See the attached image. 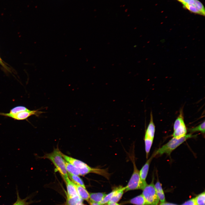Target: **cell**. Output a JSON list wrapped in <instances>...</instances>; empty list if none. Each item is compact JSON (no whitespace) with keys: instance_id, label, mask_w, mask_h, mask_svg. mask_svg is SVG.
Wrapping results in <instances>:
<instances>
[{"instance_id":"8fae6325","label":"cell","mask_w":205,"mask_h":205,"mask_svg":"<svg viewBox=\"0 0 205 205\" xmlns=\"http://www.w3.org/2000/svg\"><path fill=\"white\" fill-rule=\"evenodd\" d=\"M154 187L159 201L161 202H165V199L164 193L161 184L159 181H157L154 184Z\"/></svg>"},{"instance_id":"277c9868","label":"cell","mask_w":205,"mask_h":205,"mask_svg":"<svg viewBox=\"0 0 205 205\" xmlns=\"http://www.w3.org/2000/svg\"><path fill=\"white\" fill-rule=\"evenodd\" d=\"M142 190V194L147 205H158L159 200L154 187L153 177L151 183L147 184Z\"/></svg>"},{"instance_id":"9c48e42d","label":"cell","mask_w":205,"mask_h":205,"mask_svg":"<svg viewBox=\"0 0 205 205\" xmlns=\"http://www.w3.org/2000/svg\"><path fill=\"white\" fill-rule=\"evenodd\" d=\"M66 183L67 193L70 197H74L78 195L74 183L71 181L69 178L64 180Z\"/></svg>"},{"instance_id":"83f0119b","label":"cell","mask_w":205,"mask_h":205,"mask_svg":"<svg viewBox=\"0 0 205 205\" xmlns=\"http://www.w3.org/2000/svg\"><path fill=\"white\" fill-rule=\"evenodd\" d=\"M160 205H179L176 204L171 203H169V202H161L160 204Z\"/></svg>"},{"instance_id":"7402d4cb","label":"cell","mask_w":205,"mask_h":205,"mask_svg":"<svg viewBox=\"0 0 205 205\" xmlns=\"http://www.w3.org/2000/svg\"><path fill=\"white\" fill-rule=\"evenodd\" d=\"M29 110L26 107L22 106H16L12 108L10 111L9 114H15L18 113Z\"/></svg>"},{"instance_id":"5b68a950","label":"cell","mask_w":205,"mask_h":205,"mask_svg":"<svg viewBox=\"0 0 205 205\" xmlns=\"http://www.w3.org/2000/svg\"><path fill=\"white\" fill-rule=\"evenodd\" d=\"M44 112L39 111V109L34 110H29L21 112L15 114H11L8 113L0 112V115L8 117L17 120H22L27 119L29 117L35 115L38 117Z\"/></svg>"},{"instance_id":"7c38bea8","label":"cell","mask_w":205,"mask_h":205,"mask_svg":"<svg viewBox=\"0 0 205 205\" xmlns=\"http://www.w3.org/2000/svg\"><path fill=\"white\" fill-rule=\"evenodd\" d=\"M74 185L78 195L83 200L88 201L89 199V194L86 188L75 183Z\"/></svg>"},{"instance_id":"cb8c5ba5","label":"cell","mask_w":205,"mask_h":205,"mask_svg":"<svg viewBox=\"0 0 205 205\" xmlns=\"http://www.w3.org/2000/svg\"><path fill=\"white\" fill-rule=\"evenodd\" d=\"M205 121L199 125L190 129L189 131L191 132H200L202 134H204L205 132Z\"/></svg>"},{"instance_id":"d6986e66","label":"cell","mask_w":205,"mask_h":205,"mask_svg":"<svg viewBox=\"0 0 205 205\" xmlns=\"http://www.w3.org/2000/svg\"><path fill=\"white\" fill-rule=\"evenodd\" d=\"M144 140L146 157L147 159L153 143V140L144 136Z\"/></svg>"},{"instance_id":"5bb4252c","label":"cell","mask_w":205,"mask_h":205,"mask_svg":"<svg viewBox=\"0 0 205 205\" xmlns=\"http://www.w3.org/2000/svg\"><path fill=\"white\" fill-rule=\"evenodd\" d=\"M66 205H77V204L82 203L83 200L78 195L74 197H70L66 194Z\"/></svg>"},{"instance_id":"1f68e13d","label":"cell","mask_w":205,"mask_h":205,"mask_svg":"<svg viewBox=\"0 0 205 205\" xmlns=\"http://www.w3.org/2000/svg\"><path fill=\"white\" fill-rule=\"evenodd\" d=\"M108 205V204H107V205Z\"/></svg>"},{"instance_id":"f1b7e54d","label":"cell","mask_w":205,"mask_h":205,"mask_svg":"<svg viewBox=\"0 0 205 205\" xmlns=\"http://www.w3.org/2000/svg\"><path fill=\"white\" fill-rule=\"evenodd\" d=\"M90 205H99L98 203L93 202L90 200L88 201Z\"/></svg>"},{"instance_id":"603a6c76","label":"cell","mask_w":205,"mask_h":205,"mask_svg":"<svg viewBox=\"0 0 205 205\" xmlns=\"http://www.w3.org/2000/svg\"><path fill=\"white\" fill-rule=\"evenodd\" d=\"M205 194L204 191L194 198L197 205H205Z\"/></svg>"},{"instance_id":"d4e9b609","label":"cell","mask_w":205,"mask_h":205,"mask_svg":"<svg viewBox=\"0 0 205 205\" xmlns=\"http://www.w3.org/2000/svg\"><path fill=\"white\" fill-rule=\"evenodd\" d=\"M181 3L183 7L187 5H192L195 3L197 0H177Z\"/></svg>"},{"instance_id":"7a4b0ae2","label":"cell","mask_w":205,"mask_h":205,"mask_svg":"<svg viewBox=\"0 0 205 205\" xmlns=\"http://www.w3.org/2000/svg\"><path fill=\"white\" fill-rule=\"evenodd\" d=\"M196 136V135L190 134L179 138L173 137L167 143L155 151L154 153L155 156L164 153L169 155L173 150L187 140Z\"/></svg>"},{"instance_id":"484cf974","label":"cell","mask_w":205,"mask_h":205,"mask_svg":"<svg viewBox=\"0 0 205 205\" xmlns=\"http://www.w3.org/2000/svg\"><path fill=\"white\" fill-rule=\"evenodd\" d=\"M181 205H197L195 198H192L186 201Z\"/></svg>"},{"instance_id":"f546056e","label":"cell","mask_w":205,"mask_h":205,"mask_svg":"<svg viewBox=\"0 0 205 205\" xmlns=\"http://www.w3.org/2000/svg\"><path fill=\"white\" fill-rule=\"evenodd\" d=\"M107 204L108 205H120L119 204H117V203H113V202H108Z\"/></svg>"},{"instance_id":"8992f818","label":"cell","mask_w":205,"mask_h":205,"mask_svg":"<svg viewBox=\"0 0 205 205\" xmlns=\"http://www.w3.org/2000/svg\"><path fill=\"white\" fill-rule=\"evenodd\" d=\"M155 156L153 153L139 171L140 179L144 182H146V179L148 173L150 164L153 158Z\"/></svg>"},{"instance_id":"44dd1931","label":"cell","mask_w":205,"mask_h":205,"mask_svg":"<svg viewBox=\"0 0 205 205\" xmlns=\"http://www.w3.org/2000/svg\"><path fill=\"white\" fill-rule=\"evenodd\" d=\"M17 200L13 205H29L31 202L27 201L28 198L27 197L25 198L22 199L19 196V192L17 190Z\"/></svg>"},{"instance_id":"ffe728a7","label":"cell","mask_w":205,"mask_h":205,"mask_svg":"<svg viewBox=\"0 0 205 205\" xmlns=\"http://www.w3.org/2000/svg\"><path fill=\"white\" fill-rule=\"evenodd\" d=\"M125 187H122L120 190L108 202L113 203L118 202L122 198L124 192L125 191Z\"/></svg>"},{"instance_id":"ac0fdd59","label":"cell","mask_w":205,"mask_h":205,"mask_svg":"<svg viewBox=\"0 0 205 205\" xmlns=\"http://www.w3.org/2000/svg\"><path fill=\"white\" fill-rule=\"evenodd\" d=\"M67 174L69 178L73 182L86 188L83 181L78 175L72 174L68 173H67Z\"/></svg>"},{"instance_id":"6da1fadb","label":"cell","mask_w":205,"mask_h":205,"mask_svg":"<svg viewBox=\"0 0 205 205\" xmlns=\"http://www.w3.org/2000/svg\"><path fill=\"white\" fill-rule=\"evenodd\" d=\"M41 158L50 160L54 165L56 171L60 173L64 180L69 178L65 160L62 155V152L58 148L54 149L52 152L46 154Z\"/></svg>"},{"instance_id":"3957f363","label":"cell","mask_w":205,"mask_h":205,"mask_svg":"<svg viewBox=\"0 0 205 205\" xmlns=\"http://www.w3.org/2000/svg\"><path fill=\"white\" fill-rule=\"evenodd\" d=\"M131 157L133 165V171L128 184L125 186V191L137 189L142 190L147 184V183L141 180L139 171L136 166L134 157L132 156Z\"/></svg>"},{"instance_id":"52a82bcc","label":"cell","mask_w":205,"mask_h":205,"mask_svg":"<svg viewBox=\"0 0 205 205\" xmlns=\"http://www.w3.org/2000/svg\"><path fill=\"white\" fill-rule=\"evenodd\" d=\"M62 155L65 161L73 165L78 169H81L87 165V164L82 161L66 155L62 153Z\"/></svg>"},{"instance_id":"ba28073f","label":"cell","mask_w":205,"mask_h":205,"mask_svg":"<svg viewBox=\"0 0 205 205\" xmlns=\"http://www.w3.org/2000/svg\"><path fill=\"white\" fill-rule=\"evenodd\" d=\"M187 132L186 127L184 122L174 130L173 137L179 138L183 137L186 134Z\"/></svg>"},{"instance_id":"4316f807","label":"cell","mask_w":205,"mask_h":205,"mask_svg":"<svg viewBox=\"0 0 205 205\" xmlns=\"http://www.w3.org/2000/svg\"><path fill=\"white\" fill-rule=\"evenodd\" d=\"M0 64L2 65L3 67L7 70H9V69L6 64L3 62L2 60L0 58Z\"/></svg>"},{"instance_id":"30bf717a","label":"cell","mask_w":205,"mask_h":205,"mask_svg":"<svg viewBox=\"0 0 205 205\" xmlns=\"http://www.w3.org/2000/svg\"><path fill=\"white\" fill-rule=\"evenodd\" d=\"M155 132V127L153 121L152 112L151 113L150 120L146 130L145 136L154 139Z\"/></svg>"},{"instance_id":"9a60e30c","label":"cell","mask_w":205,"mask_h":205,"mask_svg":"<svg viewBox=\"0 0 205 205\" xmlns=\"http://www.w3.org/2000/svg\"><path fill=\"white\" fill-rule=\"evenodd\" d=\"M106 194L103 192L91 193L89 194V199L91 200L98 203L102 201Z\"/></svg>"},{"instance_id":"2e32d148","label":"cell","mask_w":205,"mask_h":205,"mask_svg":"<svg viewBox=\"0 0 205 205\" xmlns=\"http://www.w3.org/2000/svg\"><path fill=\"white\" fill-rule=\"evenodd\" d=\"M129 203L135 205H147L146 201L142 194H141L129 201Z\"/></svg>"},{"instance_id":"4fadbf2b","label":"cell","mask_w":205,"mask_h":205,"mask_svg":"<svg viewBox=\"0 0 205 205\" xmlns=\"http://www.w3.org/2000/svg\"><path fill=\"white\" fill-rule=\"evenodd\" d=\"M122 187L121 186L117 187L109 193L106 194L102 201L98 203V204L99 205H104L107 204L112 198L120 190Z\"/></svg>"},{"instance_id":"4dcf8cb0","label":"cell","mask_w":205,"mask_h":205,"mask_svg":"<svg viewBox=\"0 0 205 205\" xmlns=\"http://www.w3.org/2000/svg\"><path fill=\"white\" fill-rule=\"evenodd\" d=\"M77 205H84L82 203H80L77 204Z\"/></svg>"},{"instance_id":"e0dca14e","label":"cell","mask_w":205,"mask_h":205,"mask_svg":"<svg viewBox=\"0 0 205 205\" xmlns=\"http://www.w3.org/2000/svg\"><path fill=\"white\" fill-rule=\"evenodd\" d=\"M65 163L67 173L77 175H80L79 169L65 160Z\"/></svg>"}]
</instances>
